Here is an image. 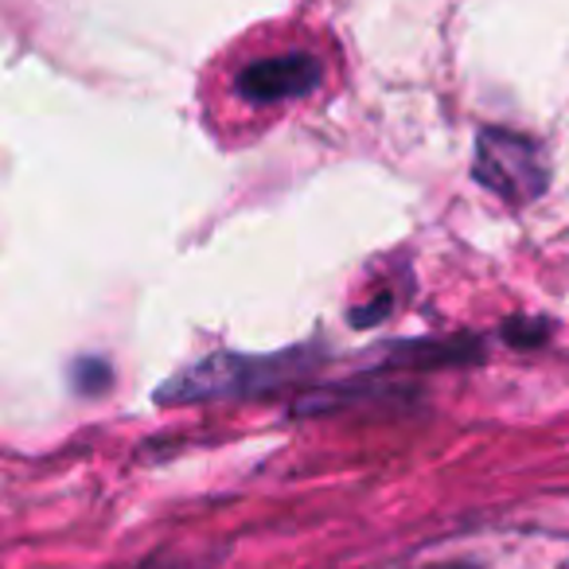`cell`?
<instances>
[{"label": "cell", "mask_w": 569, "mask_h": 569, "mask_svg": "<svg viewBox=\"0 0 569 569\" xmlns=\"http://www.w3.org/2000/svg\"><path fill=\"white\" fill-rule=\"evenodd\" d=\"M476 180L507 203H530L546 188V160L535 141L511 129H480L476 137Z\"/></svg>", "instance_id": "cell-1"}, {"label": "cell", "mask_w": 569, "mask_h": 569, "mask_svg": "<svg viewBox=\"0 0 569 569\" xmlns=\"http://www.w3.org/2000/svg\"><path fill=\"white\" fill-rule=\"evenodd\" d=\"M289 363L297 359H242V356H214L207 363L183 371L176 382H168L160 390V398L172 402H199V398H227V395H246V390L273 387L289 375Z\"/></svg>", "instance_id": "cell-2"}, {"label": "cell", "mask_w": 569, "mask_h": 569, "mask_svg": "<svg viewBox=\"0 0 569 569\" xmlns=\"http://www.w3.org/2000/svg\"><path fill=\"white\" fill-rule=\"evenodd\" d=\"M320 63L309 51H289V56H269L258 63L242 67L234 79L238 94L250 102H289V98H305L320 87Z\"/></svg>", "instance_id": "cell-3"}, {"label": "cell", "mask_w": 569, "mask_h": 569, "mask_svg": "<svg viewBox=\"0 0 569 569\" xmlns=\"http://www.w3.org/2000/svg\"><path fill=\"white\" fill-rule=\"evenodd\" d=\"M561 569H569V561H566V566H561Z\"/></svg>", "instance_id": "cell-4"}]
</instances>
